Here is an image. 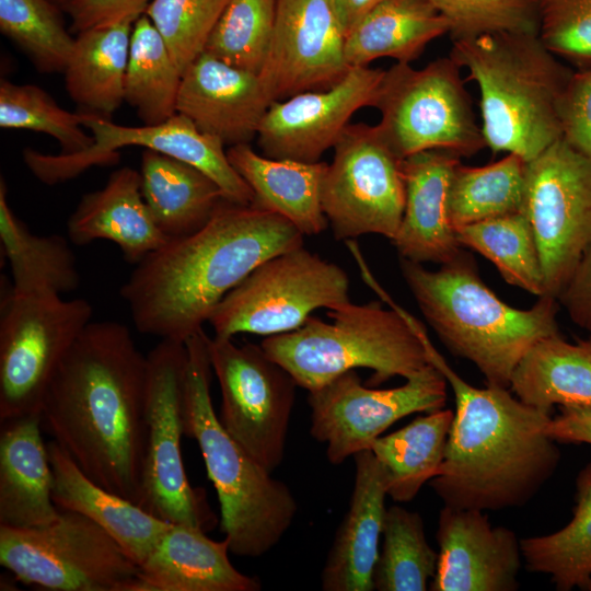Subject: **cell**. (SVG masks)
Returning a JSON list of instances; mask_svg holds the SVG:
<instances>
[{"mask_svg":"<svg viewBox=\"0 0 591 591\" xmlns=\"http://www.w3.org/2000/svg\"><path fill=\"white\" fill-rule=\"evenodd\" d=\"M59 5L65 8L71 0H55Z\"/></svg>","mask_w":591,"mask_h":591,"instance_id":"obj_51","label":"cell"},{"mask_svg":"<svg viewBox=\"0 0 591 591\" xmlns=\"http://www.w3.org/2000/svg\"><path fill=\"white\" fill-rule=\"evenodd\" d=\"M346 33L331 0H277L274 33L258 73L273 101L327 89L350 69Z\"/></svg>","mask_w":591,"mask_h":591,"instance_id":"obj_18","label":"cell"},{"mask_svg":"<svg viewBox=\"0 0 591 591\" xmlns=\"http://www.w3.org/2000/svg\"><path fill=\"white\" fill-rule=\"evenodd\" d=\"M92 315L85 299L5 294L0 317V421L39 415L53 374Z\"/></svg>","mask_w":591,"mask_h":591,"instance_id":"obj_12","label":"cell"},{"mask_svg":"<svg viewBox=\"0 0 591 591\" xmlns=\"http://www.w3.org/2000/svg\"><path fill=\"white\" fill-rule=\"evenodd\" d=\"M575 502L566 526L521 540L528 570L551 576L559 591L586 590L591 581V462L577 475Z\"/></svg>","mask_w":591,"mask_h":591,"instance_id":"obj_35","label":"cell"},{"mask_svg":"<svg viewBox=\"0 0 591 591\" xmlns=\"http://www.w3.org/2000/svg\"><path fill=\"white\" fill-rule=\"evenodd\" d=\"M47 451L53 470V501L58 510L85 515L140 565L172 523L92 480L55 441L47 443Z\"/></svg>","mask_w":591,"mask_h":591,"instance_id":"obj_27","label":"cell"},{"mask_svg":"<svg viewBox=\"0 0 591 591\" xmlns=\"http://www.w3.org/2000/svg\"><path fill=\"white\" fill-rule=\"evenodd\" d=\"M401 270L440 340L453 355L472 362L487 385L510 389L526 351L545 337L560 335L556 298L538 297L525 310L507 304L484 283L465 252L438 270L401 258Z\"/></svg>","mask_w":591,"mask_h":591,"instance_id":"obj_4","label":"cell"},{"mask_svg":"<svg viewBox=\"0 0 591 591\" xmlns=\"http://www.w3.org/2000/svg\"><path fill=\"white\" fill-rule=\"evenodd\" d=\"M277 0H228L204 51L239 69L259 73L268 55Z\"/></svg>","mask_w":591,"mask_h":591,"instance_id":"obj_40","label":"cell"},{"mask_svg":"<svg viewBox=\"0 0 591 591\" xmlns=\"http://www.w3.org/2000/svg\"><path fill=\"white\" fill-rule=\"evenodd\" d=\"M0 422V526L53 523L59 510L53 501V470L39 415Z\"/></svg>","mask_w":591,"mask_h":591,"instance_id":"obj_26","label":"cell"},{"mask_svg":"<svg viewBox=\"0 0 591 591\" xmlns=\"http://www.w3.org/2000/svg\"><path fill=\"white\" fill-rule=\"evenodd\" d=\"M546 432L556 442L591 444V409L560 406V414L549 420Z\"/></svg>","mask_w":591,"mask_h":591,"instance_id":"obj_49","label":"cell"},{"mask_svg":"<svg viewBox=\"0 0 591 591\" xmlns=\"http://www.w3.org/2000/svg\"><path fill=\"white\" fill-rule=\"evenodd\" d=\"M148 359L129 328L90 322L45 391L39 418L95 483L140 503L146 451Z\"/></svg>","mask_w":591,"mask_h":591,"instance_id":"obj_1","label":"cell"},{"mask_svg":"<svg viewBox=\"0 0 591 591\" xmlns=\"http://www.w3.org/2000/svg\"><path fill=\"white\" fill-rule=\"evenodd\" d=\"M436 540L439 560L432 591H515L522 565L521 541L494 526L484 511L444 506Z\"/></svg>","mask_w":591,"mask_h":591,"instance_id":"obj_20","label":"cell"},{"mask_svg":"<svg viewBox=\"0 0 591 591\" xmlns=\"http://www.w3.org/2000/svg\"><path fill=\"white\" fill-rule=\"evenodd\" d=\"M0 564L15 580L53 591H132L139 577L107 532L68 510L44 526H0Z\"/></svg>","mask_w":591,"mask_h":591,"instance_id":"obj_9","label":"cell"},{"mask_svg":"<svg viewBox=\"0 0 591 591\" xmlns=\"http://www.w3.org/2000/svg\"><path fill=\"white\" fill-rule=\"evenodd\" d=\"M385 70L352 67L334 85L271 103L256 136L264 155L314 163L362 107H374Z\"/></svg>","mask_w":591,"mask_h":591,"instance_id":"obj_19","label":"cell"},{"mask_svg":"<svg viewBox=\"0 0 591 591\" xmlns=\"http://www.w3.org/2000/svg\"><path fill=\"white\" fill-rule=\"evenodd\" d=\"M448 381L432 363L393 389L362 385L349 370L309 392L311 436L326 444V457L339 465L356 453L370 450L374 440L397 420L414 413L444 408Z\"/></svg>","mask_w":591,"mask_h":591,"instance_id":"obj_17","label":"cell"},{"mask_svg":"<svg viewBox=\"0 0 591 591\" xmlns=\"http://www.w3.org/2000/svg\"><path fill=\"white\" fill-rule=\"evenodd\" d=\"M141 193L158 227L170 240L201 229L225 199L221 188L197 167L146 149Z\"/></svg>","mask_w":591,"mask_h":591,"instance_id":"obj_29","label":"cell"},{"mask_svg":"<svg viewBox=\"0 0 591 591\" xmlns=\"http://www.w3.org/2000/svg\"><path fill=\"white\" fill-rule=\"evenodd\" d=\"M229 542L202 530L174 524L144 560L132 591H258L259 580L239 571L229 558Z\"/></svg>","mask_w":591,"mask_h":591,"instance_id":"obj_24","label":"cell"},{"mask_svg":"<svg viewBox=\"0 0 591 591\" xmlns=\"http://www.w3.org/2000/svg\"><path fill=\"white\" fill-rule=\"evenodd\" d=\"M0 30L38 71L63 72L76 37L50 0H0Z\"/></svg>","mask_w":591,"mask_h":591,"instance_id":"obj_41","label":"cell"},{"mask_svg":"<svg viewBox=\"0 0 591 591\" xmlns=\"http://www.w3.org/2000/svg\"><path fill=\"white\" fill-rule=\"evenodd\" d=\"M186 357L185 343L171 339H162L147 355V432L139 507L169 523L207 533L218 520L204 489L190 485L182 455Z\"/></svg>","mask_w":591,"mask_h":591,"instance_id":"obj_10","label":"cell"},{"mask_svg":"<svg viewBox=\"0 0 591 591\" xmlns=\"http://www.w3.org/2000/svg\"><path fill=\"white\" fill-rule=\"evenodd\" d=\"M461 159L438 149L402 159L405 208L391 241L401 258L442 265L463 252L449 211L452 176Z\"/></svg>","mask_w":591,"mask_h":591,"instance_id":"obj_22","label":"cell"},{"mask_svg":"<svg viewBox=\"0 0 591 591\" xmlns=\"http://www.w3.org/2000/svg\"><path fill=\"white\" fill-rule=\"evenodd\" d=\"M453 417L452 409L434 410L374 440L370 450L384 468L394 501H412L438 475Z\"/></svg>","mask_w":591,"mask_h":591,"instance_id":"obj_34","label":"cell"},{"mask_svg":"<svg viewBox=\"0 0 591 591\" xmlns=\"http://www.w3.org/2000/svg\"><path fill=\"white\" fill-rule=\"evenodd\" d=\"M538 38L578 69L591 65V0H536Z\"/></svg>","mask_w":591,"mask_h":591,"instance_id":"obj_45","label":"cell"},{"mask_svg":"<svg viewBox=\"0 0 591 591\" xmlns=\"http://www.w3.org/2000/svg\"><path fill=\"white\" fill-rule=\"evenodd\" d=\"M185 437L195 439L220 503V526L236 556L274 548L298 511L292 491L271 476L223 428L213 409L212 367L204 329L185 341Z\"/></svg>","mask_w":591,"mask_h":591,"instance_id":"obj_6","label":"cell"},{"mask_svg":"<svg viewBox=\"0 0 591 591\" xmlns=\"http://www.w3.org/2000/svg\"><path fill=\"white\" fill-rule=\"evenodd\" d=\"M0 127L49 135L59 142L62 154L83 152L94 144L92 134L83 130V114L66 111L34 84L1 80Z\"/></svg>","mask_w":591,"mask_h":591,"instance_id":"obj_42","label":"cell"},{"mask_svg":"<svg viewBox=\"0 0 591 591\" xmlns=\"http://www.w3.org/2000/svg\"><path fill=\"white\" fill-rule=\"evenodd\" d=\"M258 73L201 53L183 72L176 112L229 147L250 143L273 103Z\"/></svg>","mask_w":591,"mask_h":591,"instance_id":"obj_21","label":"cell"},{"mask_svg":"<svg viewBox=\"0 0 591 591\" xmlns=\"http://www.w3.org/2000/svg\"><path fill=\"white\" fill-rule=\"evenodd\" d=\"M557 112L561 139L591 159V65L572 71Z\"/></svg>","mask_w":591,"mask_h":591,"instance_id":"obj_46","label":"cell"},{"mask_svg":"<svg viewBox=\"0 0 591 591\" xmlns=\"http://www.w3.org/2000/svg\"><path fill=\"white\" fill-rule=\"evenodd\" d=\"M82 114L83 126L94 138L88 150L74 154H46L30 148L23 151L24 163L40 182L48 185L66 182L91 166L116 163L117 150L123 147L140 146L197 167L218 184L225 200L240 205L253 202L254 194L230 163L224 143L200 131L186 116L176 113L158 125L129 127Z\"/></svg>","mask_w":591,"mask_h":591,"instance_id":"obj_16","label":"cell"},{"mask_svg":"<svg viewBox=\"0 0 591 591\" xmlns=\"http://www.w3.org/2000/svg\"><path fill=\"white\" fill-rule=\"evenodd\" d=\"M227 155L252 189L253 205L286 218L303 235H317L327 228L322 188L328 163L273 159L250 143L229 147Z\"/></svg>","mask_w":591,"mask_h":591,"instance_id":"obj_28","label":"cell"},{"mask_svg":"<svg viewBox=\"0 0 591 591\" xmlns=\"http://www.w3.org/2000/svg\"><path fill=\"white\" fill-rule=\"evenodd\" d=\"M228 0H151L144 14L164 39L183 73L204 53Z\"/></svg>","mask_w":591,"mask_h":591,"instance_id":"obj_43","label":"cell"},{"mask_svg":"<svg viewBox=\"0 0 591 591\" xmlns=\"http://www.w3.org/2000/svg\"><path fill=\"white\" fill-rule=\"evenodd\" d=\"M521 211L535 236L545 294L557 299L591 247V159L560 138L526 162Z\"/></svg>","mask_w":591,"mask_h":591,"instance_id":"obj_13","label":"cell"},{"mask_svg":"<svg viewBox=\"0 0 591 591\" xmlns=\"http://www.w3.org/2000/svg\"><path fill=\"white\" fill-rule=\"evenodd\" d=\"M303 237L276 212L223 199L201 229L136 264L120 296L138 332L185 343L258 265Z\"/></svg>","mask_w":591,"mask_h":591,"instance_id":"obj_2","label":"cell"},{"mask_svg":"<svg viewBox=\"0 0 591 591\" xmlns=\"http://www.w3.org/2000/svg\"><path fill=\"white\" fill-rule=\"evenodd\" d=\"M449 30L447 19L428 0H385L348 33L346 60L350 68L380 58L410 63Z\"/></svg>","mask_w":591,"mask_h":591,"instance_id":"obj_30","label":"cell"},{"mask_svg":"<svg viewBox=\"0 0 591 591\" xmlns=\"http://www.w3.org/2000/svg\"><path fill=\"white\" fill-rule=\"evenodd\" d=\"M67 230L77 245L112 241L130 264H138L170 241L143 199L140 172L128 166L114 171L103 188L81 198Z\"/></svg>","mask_w":591,"mask_h":591,"instance_id":"obj_25","label":"cell"},{"mask_svg":"<svg viewBox=\"0 0 591 591\" xmlns=\"http://www.w3.org/2000/svg\"><path fill=\"white\" fill-rule=\"evenodd\" d=\"M208 352L221 392V425L273 473L285 456L297 382L260 345L215 336Z\"/></svg>","mask_w":591,"mask_h":591,"instance_id":"obj_14","label":"cell"},{"mask_svg":"<svg viewBox=\"0 0 591 591\" xmlns=\"http://www.w3.org/2000/svg\"><path fill=\"white\" fill-rule=\"evenodd\" d=\"M586 590L591 591V581L588 583Z\"/></svg>","mask_w":591,"mask_h":591,"instance_id":"obj_52","label":"cell"},{"mask_svg":"<svg viewBox=\"0 0 591 591\" xmlns=\"http://www.w3.org/2000/svg\"><path fill=\"white\" fill-rule=\"evenodd\" d=\"M355 483L321 573L325 591H372L386 512L387 479L371 450L354 455Z\"/></svg>","mask_w":591,"mask_h":591,"instance_id":"obj_23","label":"cell"},{"mask_svg":"<svg viewBox=\"0 0 591 591\" xmlns=\"http://www.w3.org/2000/svg\"><path fill=\"white\" fill-rule=\"evenodd\" d=\"M450 57L479 91L482 130L493 153L529 162L561 138L558 100L572 73L533 33L452 42Z\"/></svg>","mask_w":591,"mask_h":591,"instance_id":"obj_5","label":"cell"},{"mask_svg":"<svg viewBox=\"0 0 591 591\" xmlns=\"http://www.w3.org/2000/svg\"><path fill=\"white\" fill-rule=\"evenodd\" d=\"M557 301L575 324L591 335V247L581 258Z\"/></svg>","mask_w":591,"mask_h":591,"instance_id":"obj_48","label":"cell"},{"mask_svg":"<svg viewBox=\"0 0 591 591\" xmlns=\"http://www.w3.org/2000/svg\"><path fill=\"white\" fill-rule=\"evenodd\" d=\"M526 162L518 154L483 166L460 162L452 176L449 211L453 228L522 210Z\"/></svg>","mask_w":591,"mask_h":591,"instance_id":"obj_37","label":"cell"},{"mask_svg":"<svg viewBox=\"0 0 591 591\" xmlns=\"http://www.w3.org/2000/svg\"><path fill=\"white\" fill-rule=\"evenodd\" d=\"M383 1L385 0H331L346 37L362 18Z\"/></svg>","mask_w":591,"mask_h":591,"instance_id":"obj_50","label":"cell"},{"mask_svg":"<svg viewBox=\"0 0 591 591\" xmlns=\"http://www.w3.org/2000/svg\"><path fill=\"white\" fill-rule=\"evenodd\" d=\"M462 246L489 259L506 282L532 294H545L535 236L522 211L455 229Z\"/></svg>","mask_w":591,"mask_h":591,"instance_id":"obj_38","label":"cell"},{"mask_svg":"<svg viewBox=\"0 0 591 591\" xmlns=\"http://www.w3.org/2000/svg\"><path fill=\"white\" fill-rule=\"evenodd\" d=\"M134 23L127 20L77 34L63 73L67 92L81 113L109 119L125 102Z\"/></svg>","mask_w":591,"mask_h":591,"instance_id":"obj_31","label":"cell"},{"mask_svg":"<svg viewBox=\"0 0 591 591\" xmlns=\"http://www.w3.org/2000/svg\"><path fill=\"white\" fill-rule=\"evenodd\" d=\"M360 268L391 309L379 301L349 302L327 310L329 323L311 315L299 328L267 336L260 343L298 386L309 392L357 368L371 369L370 383L378 385L394 376L406 380L431 363L421 323L379 288L364 262Z\"/></svg>","mask_w":591,"mask_h":591,"instance_id":"obj_7","label":"cell"},{"mask_svg":"<svg viewBox=\"0 0 591 591\" xmlns=\"http://www.w3.org/2000/svg\"><path fill=\"white\" fill-rule=\"evenodd\" d=\"M510 391L547 413L555 405L591 409V337L573 344L560 335L538 340L514 369Z\"/></svg>","mask_w":591,"mask_h":591,"instance_id":"obj_32","label":"cell"},{"mask_svg":"<svg viewBox=\"0 0 591 591\" xmlns=\"http://www.w3.org/2000/svg\"><path fill=\"white\" fill-rule=\"evenodd\" d=\"M346 271L304 246L258 265L217 305L208 323L215 336H273L302 326L316 309L350 302Z\"/></svg>","mask_w":591,"mask_h":591,"instance_id":"obj_11","label":"cell"},{"mask_svg":"<svg viewBox=\"0 0 591 591\" xmlns=\"http://www.w3.org/2000/svg\"><path fill=\"white\" fill-rule=\"evenodd\" d=\"M383 544L373 571L378 591H425L436 575L439 553L428 543L419 513L386 508Z\"/></svg>","mask_w":591,"mask_h":591,"instance_id":"obj_39","label":"cell"},{"mask_svg":"<svg viewBox=\"0 0 591 591\" xmlns=\"http://www.w3.org/2000/svg\"><path fill=\"white\" fill-rule=\"evenodd\" d=\"M322 206L337 240L379 234L392 241L405 208L399 159L376 126L349 124L334 146Z\"/></svg>","mask_w":591,"mask_h":591,"instance_id":"obj_15","label":"cell"},{"mask_svg":"<svg viewBox=\"0 0 591 591\" xmlns=\"http://www.w3.org/2000/svg\"><path fill=\"white\" fill-rule=\"evenodd\" d=\"M182 72L150 19L143 13L134 23L124 100L144 125H158L176 114Z\"/></svg>","mask_w":591,"mask_h":591,"instance_id":"obj_36","label":"cell"},{"mask_svg":"<svg viewBox=\"0 0 591 591\" xmlns=\"http://www.w3.org/2000/svg\"><path fill=\"white\" fill-rule=\"evenodd\" d=\"M0 241L16 296L61 294L79 287L77 259L67 240L59 234L36 235L19 220L0 182Z\"/></svg>","mask_w":591,"mask_h":591,"instance_id":"obj_33","label":"cell"},{"mask_svg":"<svg viewBox=\"0 0 591 591\" xmlns=\"http://www.w3.org/2000/svg\"><path fill=\"white\" fill-rule=\"evenodd\" d=\"M151 0H71L63 9L71 19L70 30L80 33L89 28L136 21Z\"/></svg>","mask_w":591,"mask_h":591,"instance_id":"obj_47","label":"cell"},{"mask_svg":"<svg viewBox=\"0 0 591 591\" xmlns=\"http://www.w3.org/2000/svg\"><path fill=\"white\" fill-rule=\"evenodd\" d=\"M421 333L430 362L455 398L444 459L431 488L453 508L498 511L526 505L560 462L556 441L546 432L551 413L521 402L510 389L471 385Z\"/></svg>","mask_w":591,"mask_h":591,"instance_id":"obj_3","label":"cell"},{"mask_svg":"<svg viewBox=\"0 0 591 591\" xmlns=\"http://www.w3.org/2000/svg\"><path fill=\"white\" fill-rule=\"evenodd\" d=\"M450 26L452 42L493 33L538 32L536 0H428Z\"/></svg>","mask_w":591,"mask_h":591,"instance_id":"obj_44","label":"cell"},{"mask_svg":"<svg viewBox=\"0 0 591 591\" xmlns=\"http://www.w3.org/2000/svg\"><path fill=\"white\" fill-rule=\"evenodd\" d=\"M461 69L449 56L419 69L395 62L385 70L375 126L399 159L436 149L468 158L486 147Z\"/></svg>","mask_w":591,"mask_h":591,"instance_id":"obj_8","label":"cell"}]
</instances>
